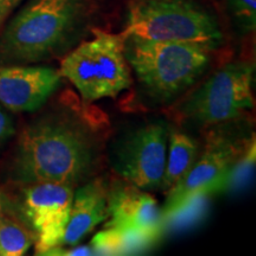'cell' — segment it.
Instances as JSON below:
<instances>
[{"instance_id": "1", "label": "cell", "mask_w": 256, "mask_h": 256, "mask_svg": "<svg viewBox=\"0 0 256 256\" xmlns=\"http://www.w3.org/2000/svg\"><path fill=\"white\" fill-rule=\"evenodd\" d=\"M108 118L66 92L55 110L19 136L11 177L23 185L58 183L75 188L100 171L110 133Z\"/></svg>"}, {"instance_id": "2", "label": "cell", "mask_w": 256, "mask_h": 256, "mask_svg": "<svg viewBox=\"0 0 256 256\" xmlns=\"http://www.w3.org/2000/svg\"><path fill=\"white\" fill-rule=\"evenodd\" d=\"M101 0H30L0 34V66L62 60L90 36Z\"/></svg>"}, {"instance_id": "3", "label": "cell", "mask_w": 256, "mask_h": 256, "mask_svg": "<svg viewBox=\"0 0 256 256\" xmlns=\"http://www.w3.org/2000/svg\"><path fill=\"white\" fill-rule=\"evenodd\" d=\"M214 48L183 42L127 37L124 52L147 96L168 104L184 95L209 69Z\"/></svg>"}, {"instance_id": "4", "label": "cell", "mask_w": 256, "mask_h": 256, "mask_svg": "<svg viewBox=\"0 0 256 256\" xmlns=\"http://www.w3.org/2000/svg\"><path fill=\"white\" fill-rule=\"evenodd\" d=\"M126 40L124 32L112 34L94 28L90 37L62 58L60 76L72 83L86 104L116 98L130 88L133 78L124 52Z\"/></svg>"}, {"instance_id": "5", "label": "cell", "mask_w": 256, "mask_h": 256, "mask_svg": "<svg viewBox=\"0 0 256 256\" xmlns=\"http://www.w3.org/2000/svg\"><path fill=\"white\" fill-rule=\"evenodd\" d=\"M127 37L183 42L216 49L223 42L217 19L194 0H133Z\"/></svg>"}, {"instance_id": "6", "label": "cell", "mask_w": 256, "mask_h": 256, "mask_svg": "<svg viewBox=\"0 0 256 256\" xmlns=\"http://www.w3.org/2000/svg\"><path fill=\"white\" fill-rule=\"evenodd\" d=\"M254 144V138L246 142L220 130L210 132L204 152L188 174L168 190V197L162 209L165 226L194 202L229 188L236 164Z\"/></svg>"}, {"instance_id": "7", "label": "cell", "mask_w": 256, "mask_h": 256, "mask_svg": "<svg viewBox=\"0 0 256 256\" xmlns=\"http://www.w3.org/2000/svg\"><path fill=\"white\" fill-rule=\"evenodd\" d=\"M252 82V66L228 64L179 104L178 118L200 126H217L240 119L255 106Z\"/></svg>"}, {"instance_id": "8", "label": "cell", "mask_w": 256, "mask_h": 256, "mask_svg": "<svg viewBox=\"0 0 256 256\" xmlns=\"http://www.w3.org/2000/svg\"><path fill=\"white\" fill-rule=\"evenodd\" d=\"M168 124L154 121L134 128L115 144L114 171L127 183L145 191L162 190L168 148Z\"/></svg>"}, {"instance_id": "9", "label": "cell", "mask_w": 256, "mask_h": 256, "mask_svg": "<svg viewBox=\"0 0 256 256\" xmlns=\"http://www.w3.org/2000/svg\"><path fill=\"white\" fill-rule=\"evenodd\" d=\"M74 194L75 188L58 183H36L24 188L23 211L36 236V255L60 246Z\"/></svg>"}, {"instance_id": "10", "label": "cell", "mask_w": 256, "mask_h": 256, "mask_svg": "<svg viewBox=\"0 0 256 256\" xmlns=\"http://www.w3.org/2000/svg\"><path fill=\"white\" fill-rule=\"evenodd\" d=\"M58 70L44 66H0V104L14 113H32L60 88Z\"/></svg>"}, {"instance_id": "11", "label": "cell", "mask_w": 256, "mask_h": 256, "mask_svg": "<svg viewBox=\"0 0 256 256\" xmlns=\"http://www.w3.org/2000/svg\"><path fill=\"white\" fill-rule=\"evenodd\" d=\"M108 212L106 226H115L146 236L156 243L165 230L164 217L158 202L147 191L127 183L108 188Z\"/></svg>"}, {"instance_id": "12", "label": "cell", "mask_w": 256, "mask_h": 256, "mask_svg": "<svg viewBox=\"0 0 256 256\" xmlns=\"http://www.w3.org/2000/svg\"><path fill=\"white\" fill-rule=\"evenodd\" d=\"M108 218V188L100 178L86 182L74 194L69 220L60 247L78 246Z\"/></svg>"}, {"instance_id": "13", "label": "cell", "mask_w": 256, "mask_h": 256, "mask_svg": "<svg viewBox=\"0 0 256 256\" xmlns=\"http://www.w3.org/2000/svg\"><path fill=\"white\" fill-rule=\"evenodd\" d=\"M200 156V144L188 133L172 130L168 134V159L162 190H170L182 180Z\"/></svg>"}, {"instance_id": "14", "label": "cell", "mask_w": 256, "mask_h": 256, "mask_svg": "<svg viewBox=\"0 0 256 256\" xmlns=\"http://www.w3.org/2000/svg\"><path fill=\"white\" fill-rule=\"evenodd\" d=\"M156 243L146 236L115 226H106L96 234L92 247L96 255H136L148 250Z\"/></svg>"}, {"instance_id": "15", "label": "cell", "mask_w": 256, "mask_h": 256, "mask_svg": "<svg viewBox=\"0 0 256 256\" xmlns=\"http://www.w3.org/2000/svg\"><path fill=\"white\" fill-rule=\"evenodd\" d=\"M36 242V236L24 224L8 215L0 217V256H22Z\"/></svg>"}, {"instance_id": "16", "label": "cell", "mask_w": 256, "mask_h": 256, "mask_svg": "<svg viewBox=\"0 0 256 256\" xmlns=\"http://www.w3.org/2000/svg\"><path fill=\"white\" fill-rule=\"evenodd\" d=\"M234 14L247 30H255L256 0H229Z\"/></svg>"}, {"instance_id": "17", "label": "cell", "mask_w": 256, "mask_h": 256, "mask_svg": "<svg viewBox=\"0 0 256 256\" xmlns=\"http://www.w3.org/2000/svg\"><path fill=\"white\" fill-rule=\"evenodd\" d=\"M96 255L92 246H72V247H55L48 250L44 256H87Z\"/></svg>"}, {"instance_id": "18", "label": "cell", "mask_w": 256, "mask_h": 256, "mask_svg": "<svg viewBox=\"0 0 256 256\" xmlns=\"http://www.w3.org/2000/svg\"><path fill=\"white\" fill-rule=\"evenodd\" d=\"M14 133L16 128L11 115L0 104V146L4 145L10 138L14 136Z\"/></svg>"}, {"instance_id": "19", "label": "cell", "mask_w": 256, "mask_h": 256, "mask_svg": "<svg viewBox=\"0 0 256 256\" xmlns=\"http://www.w3.org/2000/svg\"><path fill=\"white\" fill-rule=\"evenodd\" d=\"M20 2L22 0H0V28H2L12 11L20 4Z\"/></svg>"}, {"instance_id": "20", "label": "cell", "mask_w": 256, "mask_h": 256, "mask_svg": "<svg viewBox=\"0 0 256 256\" xmlns=\"http://www.w3.org/2000/svg\"><path fill=\"white\" fill-rule=\"evenodd\" d=\"M6 208H8V200L2 191H0V217L6 214Z\"/></svg>"}]
</instances>
